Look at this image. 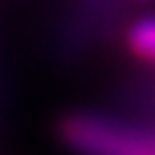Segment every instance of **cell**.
<instances>
[{"label": "cell", "instance_id": "6da1fadb", "mask_svg": "<svg viewBox=\"0 0 155 155\" xmlns=\"http://www.w3.org/2000/svg\"><path fill=\"white\" fill-rule=\"evenodd\" d=\"M59 134L82 155H155L150 141L92 115L64 117L59 122Z\"/></svg>", "mask_w": 155, "mask_h": 155}, {"label": "cell", "instance_id": "7a4b0ae2", "mask_svg": "<svg viewBox=\"0 0 155 155\" xmlns=\"http://www.w3.org/2000/svg\"><path fill=\"white\" fill-rule=\"evenodd\" d=\"M127 49L141 61H155V14H146L129 26Z\"/></svg>", "mask_w": 155, "mask_h": 155}]
</instances>
